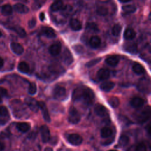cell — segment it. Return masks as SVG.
<instances>
[{
    "mask_svg": "<svg viewBox=\"0 0 151 151\" xmlns=\"http://www.w3.org/2000/svg\"><path fill=\"white\" fill-rule=\"evenodd\" d=\"M73 99L75 101L83 100L86 105H90L93 103L94 99L93 92L88 87H78L76 89L73 93Z\"/></svg>",
    "mask_w": 151,
    "mask_h": 151,
    "instance_id": "6da1fadb",
    "label": "cell"
},
{
    "mask_svg": "<svg viewBox=\"0 0 151 151\" xmlns=\"http://www.w3.org/2000/svg\"><path fill=\"white\" fill-rule=\"evenodd\" d=\"M69 121L72 124H77L80 120V115L74 107L71 106L69 110Z\"/></svg>",
    "mask_w": 151,
    "mask_h": 151,
    "instance_id": "7a4b0ae2",
    "label": "cell"
},
{
    "mask_svg": "<svg viewBox=\"0 0 151 151\" xmlns=\"http://www.w3.org/2000/svg\"><path fill=\"white\" fill-rule=\"evenodd\" d=\"M67 140L70 144L75 146H78L81 145L83 142L82 137L80 135L76 134H70L68 136Z\"/></svg>",
    "mask_w": 151,
    "mask_h": 151,
    "instance_id": "3957f363",
    "label": "cell"
},
{
    "mask_svg": "<svg viewBox=\"0 0 151 151\" xmlns=\"http://www.w3.org/2000/svg\"><path fill=\"white\" fill-rule=\"evenodd\" d=\"M66 94V91L64 87L60 86H57L53 90V95L54 97L58 99V100H63L64 99Z\"/></svg>",
    "mask_w": 151,
    "mask_h": 151,
    "instance_id": "277c9868",
    "label": "cell"
},
{
    "mask_svg": "<svg viewBox=\"0 0 151 151\" xmlns=\"http://www.w3.org/2000/svg\"><path fill=\"white\" fill-rule=\"evenodd\" d=\"M95 113L100 117H105L109 115V111L107 108L103 105L97 103L94 106Z\"/></svg>",
    "mask_w": 151,
    "mask_h": 151,
    "instance_id": "5b68a950",
    "label": "cell"
},
{
    "mask_svg": "<svg viewBox=\"0 0 151 151\" xmlns=\"http://www.w3.org/2000/svg\"><path fill=\"white\" fill-rule=\"evenodd\" d=\"M150 117V110H143L141 111L139 113H136L135 115V118L140 123H143L146 121Z\"/></svg>",
    "mask_w": 151,
    "mask_h": 151,
    "instance_id": "8992f818",
    "label": "cell"
},
{
    "mask_svg": "<svg viewBox=\"0 0 151 151\" xmlns=\"http://www.w3.org/2000/svg\"><path fill=\"white\" fill-rule=\"evenodd\" d=\"M40 134L42 141L44 143H47L50 141V133L48 128L46 125H43L40 127Z\"/></svg>",
    "mask_w": 151,
    "mask_h": 151,
    "instance_id": "52a82bcc",
    "label": "cell"
},
{
    "mask_svg": "<svg viewBox=\"0 0 151 151\" xmlns=\"http://www.w3.org/2000/svg\"><path fill=\"white\" fill-rule=\"evenodd\" d=\"M26 102L32 111L37 112L38 110V102H37L34 99L31 97H27L26 99Z\"/></svg>",
    "mask_w": 151,
    "mask_h": 151,
    "instance_id": "ba28073f",
    "label": "cell"
},
{
    "mask_svg": "<svg viewBox=\"0 0 151 151\" xmlns=\"http://www.w3.org/2000/svg\"><path fill=\"white\" fill-rule=\"evenodd\" d=\"M38 106H39V108L41 110L42 115H43V118L44 119V120L47 122H50V117L48 110V109H47V107L45 103L44 102L40 101V102H38Z\"/></svg>",
    "mask_w": 151,
    "mask_h": 151,
    "instance_id": "9c48e42d",
    "label": "cell"
},
{
    "mask_svg": "<svg viewBox=\"0 0 151 151\" xmlns=\"http://www.w3.org/2000/svg\"><path fill=\"white\" fill-rule=\"evenodd\" d=\"M97 76L100 80H106L110 77V71L107 69H100L97 71Z\"/></svg>",
    "mask_w": 151,
    "mask_h": 151,
    "instance_id": "30bf717a",
    "label": "cell"
},
{
    "mask_svg": "<svg viewBox=\"0 0 151 151\" xmlns=\"http://www.w3.org/2000/svg\"><path fill=\"white\" fill-rule=\"evenodd\" d=\"M70 27L74 31H80L82 29V25L79 20L72 18L70 21Z\"/></svg>",
    "mask_w": 151,
    "mask_h": 151,
    "instance_id": "8fae6325",
    "label": "cell"
},
{
    "mask_svg": "<svg viewBox=\"0 0 151 151\" xmlns=\"http://www.w3.org/2000/svg\"><path fill=\"white\" fill-rule=\"evenodd\" d=\"M62 50V46L59 43H55L52 44L49 48V52L52 56H56L59 55Z\"/></svg>",
    "mask_w": 151,
    "mask_h": 151,
    "instance_id": "7c38bea8",
    "label": "cell"
},
{
    "mask_svg": "<svg viewBox=\"0 0 151 151\" xmlns=\"http://www.w3.org/2000/svg\"><path fill=\"white\" fill-rule=\"evenodd\" d=\"M11 48L12 51L17 55H21L24 52L23 47L19 43H12L11 44Z\"/></svg>",
    "mask_w": 151,
    "mask_h": 151,
    "instance_id": "4fadbf2b",
    "label": "cell"
},
{
    "mask_svg": "<svg viewBox=\"0 0 151 151\" xmlns=\"http://www.w3.org/2000/svg\"><path fill=\"white\" fill-rule=\"evenodd\" d=\"M14 9L16 12L20 14H26L29 11V8L27 6L21 3H18L14 5Z\"/></svg>",
    "mask_w": 151,
    "mask_h": 151,
    "instance_id": "5bb4252c",
    "label": "cell"
},
{
    "mask_svg": "<svg viewBox=\"0 0 151 151\" xmlns=\"http://www.w3.org/2000/svg\"><path fill=\"white\" fill-rule=\"evenodd\" d=\"M144 100L141 97H134L131 100V105L135 108H140L144 105Z\"/></svg>",
    "mask_w": 151,
    "mask_h": 151,
    "instance_id": "9a60e30c",
    "label": "cell"
},
{
    "mask_svg": "<svg viewBox=\"0 0 151 151\" xmlns=\"http://www.w3.org/2000/svg\"><path fill=\"white\" fill-rule=\"evenodd\" d=\"M115 86V84L114 82L111 81H107L104 82L100 85V88L102 90L105 92H109L111 90H112Z\"/></svg>",
    "mask_w": 151,
    "mask_h": 151,
    "instance_id": "2e32d148",
    "label": "cell"
},
{
    "mask_svg": "<svg viewBox=\"0 0 151 151\" xmlns=\"http://www.w3.org/2000/svg\"><path fill=\"white\" fill-rule=\"evenodd\" d=\"M90 45L93 48H98L101 44V39L97 36H92L89 40Z\"/></svg>",
    "mask_w": 151,
    "mask_h": 151,
    "instance_id": "e0dca14e",
    "label": "cell"
},
{
    "mask_svg": "<svg viewBox=\"0 0 151 151\" xmlns=\"http://www.w3.org/2000/svg\"><path fill=\"white\" fill-rule=\"evenodd\" d=\"M17 128L20 132L25 133L28 132L30 129L31 126L29 123L26 122H20L17 124Z\"/></svg>",
    "mask_w": 151,
    "mask_h": 151,
    "instance_id": "ac0fdd59",
    "label": "cell"
},
{
    "mask_svg": "<svg viewBox=\"0 0 151 151\" xmlns=\"http://www.w3.org/2000/svg\"><path fill=\"white\" fill-rule=\"evenodd\" d=\"M41 33L48 38H55L56 36L55 30L50 27H43Z\"/></svg>",
    "mask_w": 151,
    "mask_h": 151,
    "instance_id": "d6986e66",
    "label": "cell"
},
{
    "mask_svg": "<svg viewBox=\"0 0 151 151\" xmlns=\"http://www.w3.org/2000/svg\"><path fill=\"white\" fill-rule=\"evenodd\" d=\"M124 50L127 51V52L131 53V54H137L138 52V47L135 44H126L124 47Z\"/></svg>",
    "mask_w": 151,
    "mask_h": 151,
    "instance_id": "ffe728a7",
    "label": "cell"
},
{
    "mask_svg": "<svg viewBox=\"0 0 151 151\" xmlns=\"http://www.w3.org/2000/svg\"><path fill=\"white\" fill-rule=\"evenodd\" d=\"M106 63L112 66V67H115L117 65V64L119 62V58L118 56H111L108 57L106 60H105Z\"/></svg>",
    "mask_w": 151,
    "mask_h": 151,
    "instance_id": "44dd1931",
    "label": "cell"
},
{
    "mask_svg": "<svg viewBox=\"0 0 151 151\" xmlns=\"http://www.w3.org/2000/svg\"><path fill=\"white\" fill-rule=\"evenodd\" d=\"M123 36H124V38L126 40H131L134 39L135 37L136 32L135 31V30L134 29L128 28L124 31Z\"/></svg>",
    "mask_w": 151,
    "mask_h": 151,
    "instance_id": "7402d4cb",
    "label": "cell"
},
{
    "mask_svg": "<svg viewBox=\"0 0 151 151\" xmlns=\"http://www.w3.org/2000/svg\"><path fill=\"white\" fill-rule=\"evenodd\" d=\"M63 60L64 62L67 65L71 64L73 62V58L72 57V55L68 49H66L64 50V52L63 54Z\"/></svg>",
    "mask_w": 151,
    "mask_h": 151,
    "instance_id": "603a6c76",
    "label": "cell"
},
{
    "mask_svg": "<svg viewBox=\"0 0 151 151\" xmlns=\"http://www.w3.org/2000/svg\"><path fill=\"white\" fill-rule=\"evenodd\" d=\"M64 7V4L62 0H59V1H56L54 3H53L50 7L51 10L53 11H58L61 10Z\"/></svg>",
    "mask_w": 151,
    "mask_h": 151,
    "instance_id": "cb8c5ba5",
    "label": "cell"
},
{
    "mask_svg": "<svg viewBox=\"0 0 151 151\" xmlns=\"http://www.w3.org/2000/svg\"><path fill=\"white\" fill-rule=\"evenodd\" d=\"M18 69L22 73H28L30 71V67L29 64L24 62H22L19 63Z\"/></svg>",
    "mask_w": 151,
    "mask_h": 151,
    "instance_id": "d4e9b609",
    "label": "cell"
},
{
    "mask_svg": "<svg viewBox=\"0 0 151 151\" xmlns=\"http://www.w3.org/2000/svg\"><path fill=\"white\" fill-rule=\"evenodd\" d=\"M11 29L14 31L21 38H24L26 36V31H25V30L18 26H15L11 28Z\"/></svg>",
    "mask_w": 151,
    "mask_h": 151,
    "instance_id": "484cf974",
    "label": "cell"
},
{
    "mask_svg": "<svg viewBox=\"0 0 151 151\" xmlns=\"http://www.w3.org/2000/svg\"><path fill=\"white\" fill-rule=\"evenodd\" d=\"M133 71L137 74H142L145 72L144 67L139 63H135L132 67Z\"/></svg>",
    "mask_w": 151,
    "mask_h": 151,
    "instance_id": "4316f807",
    "label": "cell"
},
{
    "mask_svg": "<svg viewBox=\"0 0 151 151\" xmlns=\"http://www.w3.org/2000/svg\"><path fill=\"white\" fill-rule=\"evenodd\" d=\"M108 103H109V105L113 108H116L120 105L119 99L117 97H115V96L111 97L108 100Z\"/></svg>",
    "mask_w": 151,
    "mask_h": 151,
    "instance_id": "83f0119b",
    "label": "cell"
},
{
    "mask_svg": "<svg viewBox=\"0 0 151 151\" xmlns=\"http://www.w3.org/2000/svg\"><path fill=\"white\" fill-rule=\"evenodd\" d=\"M122 10L127 14H132L136 11V8L134 5H126L122 7Z\"/></svg>",
    "mask_w": 151,
    "mask_h": 151,
    "instance_id": "f1b7e54d",
    "label": "cell"
},
{
    "mask_svg": "<svg viewBox=\"0 0 151 151\" xmlns=\"http://www.w3.org/2000/svg\"><path fill=\"white\" fill-rule=\"evenodd\" d=\"M2 14L4 15H10L13 13V8L9 4H6L2 7Z\"/></svg>",
    "mask_w": 151,
    "mask_h": 151,
    "instance_id": "f546056e",
    "label": "cell"
},
{
    "mask_svg": "<svg viewBox=\"0 0 151 151\" xmlns=\"http://www.w3.org/2000/svg\"><path fill=\"white\" fill-rule=\"evenodd\" d=\"M100 134H101V136L102 138H108V137H109L112 135V131L110 128H108V127H105V128H103L101 130V132H100Z\"/></svg>",
    "mask_w": 151,
    "mask_h": 151,
    "instance_id": "4dcf8cb0",
    "label": "cell"
},
{
    "mask_svg": "<svg viewBox=\"0 0 151 151\" xmlns=\"http://www.w3.org/2000/svg\"><path fill=\"white\" fill-rule=\"evenodd\" d=\"M108 12H109L108 9L104 6L99 7L97 8V10H96L97 14L99 15H100V16H106V15H107L108 14Z\"/></svg>",
    "mask_w": 151,
    "mask_h": 151,
    "instance_id": "1f68e13d",
    "label": "cell"
},
{
    "mask_svg": "<svg viewBox=\"0 0 151 151\" xmlns=\"http://www.w3.org/2000/svg\"><path fill=\"white\" fill-rule=\"evenodd\" d=\"M129 141V139L127 136L122 135L119 138V145L120 146H125L128 144Z\"/></svg>",
    "mask_w": 151,
    "mask_h": 151,
    "instance_id": "d6a6232c",
    "label": "cell"
},
{
    "mask_svg": "<svg viewBox=\"0 0 151 151\" xmlns=\"http://www.w3.org/2000/svg\"><path fill=\"white\" fill-rule=\"evenodd\" d=\"M121 30H122V27L120 24H115V26H113L112 30V34L116 37L119 36L120 34L121 33Z\"/></svg>",
    "mask_w": 151,
    "mask_h": 151,
    "instance_id": "836d02e7",
    "label": "cell"
},
{
    "mask_svg": "<svg viewBox=\"0 0 151 151\" xmlns=\"http://www.w3.org/2000/svg\"><path fill=\"white\" fill-rule=\"evenodd\" d=\"M86 29H87V30L93 31V32H98L99 31L97 24L94 22L88 23V24L87 25Z\"/></svg>",
    "mask_w": 151,
    "mask_h": 151,
    "instance_id": "e575fe53",
    "label": "cell"
},
{
    "mask_svg": "<svg viewBox=\"0 0 151 151\" xmlns=\"http://www.w3.org/2000/svg\"><path fill=\"white\" fill-rule=\"evenodd\" d=\"M37 85L35 83H31L29 85V90H28V92L31 95H34L37 92Z\"/></svg>",
    "mask_w": 151,
    "mask_h": 151,
    "instance_id": "d590c367",
    "label": "cell"
},
{
    "mask_svg": "<svg viewBox=\"0 0 151 151\" xmlns=\"http://www.w3.org/2000/svg\"><path fill=\"white\" fill-rule=\"evenodd\" d=\"M9 115V112L7 108L4 106H0V116L6 117Z\"/></svg>",
    "mask_w": 151,
    "mask_h": 151,
    "instance_id": "8d00e7d4",
    "label": "cell"
},
{
    "mask_svg": "<svg viewBox=\"0 0 151 151\" xmlns=\"http://www.w3.org/2000/svg\"><path fill=\"white\" fill-rule=\"evenodd\" d=\"M100 60H101V59L100 58H97V59H93L90 62H89L88 63H86V67H93L94 66V65L97 64L98 63H99L100 62Z\"/></svg>",
    "mask_w": 151,
    "mask_h": 151,
    "instance_id": "74e56055",
    "label": "cell"
},
{
    "mask_svg": "<svg viewBox=\"0 0 151 151\" xmlns=\"http://www.w3.org/2000/svg\"><path fill=\"white\" fill-rule=\"evenodd\" d=\"M45 0H34V8L35 9H37L40 8L44 4Z\"/></svg>",
    "mask_w": 151,
    "mask_h": 151,
    "instance_id": "f35d334b",
    "label": "cell"
},
{
    "mask_svg": "<svg viewBox=\"0 0 151 151\" xmlns=\"http://www.w3.org/2000/svg\"><path fill=\"white\" fill-rule=\"evenodd\" d=\"M61 10L63 11V12L64 14H69L71 13V12L73 11V7L71 6L67 5L66 6L63 7Z\"/></svg>",
    "mask_w": 151,
    "mask_h": 151,
    "instance_id": "ab89813d",
    "label": "cell"
},
{
    "mask_svg": "<svg viewBox=\"0 0 151 151\" xmlns=\"http://www.w3.org/2000/svg\"><path fill=\"white\" fill-rule=\"evenodd\" d=\"M135 151H146V147L144 143H141L136 146Z\"/></svg>",
    "mask_w": 151,
    "mask_h": 151,
    "instance_id": "60d3db41",
    "label": "cell"
},
{
    "mask_svg": "<svg viewBox=\"0 0 151 151\" xmlns=\"http://www.w3.org/2000/svg\"><path fill=\"white\" fill-rule=\"evenodd\" d=\"M36 23H37V21H36V20L35 18H32V19H31V20L29 21V24H28L29 28H30V29H33V28H34V27L36 26Z\"/></svg>",
    "mask_w": 151,
    "mask_h": 151,
    "instance_id": "b9f144b4",
    "label": "cell"
},
{
    "mask_svg": "<svg viewBox=\"0 0 151 151\" xmlns=\"http://www.w3.org/2000/svg\"><path fill=\"white\" fill-rule=\"evenodd\" d=\"M74 49L76 52H77L79 53H82L84 51V49L82 45H76L74 47Z\"/></svg>",
    "mask_w": 151,
    "mask_h": 151,
    "instance_id": "7bdbcfd3",
    "label": "cell"
},
{
    "mask_svg": "<svg viewBox=\"0 0 151 151\" xmlns=\"http://www.w3.org/2000/svg\"><path fill=\"white\" fill-rule=\"evenodd\" d=\"M7 94V90L2 87H0V96H6Z\"/></svg>",
    "mask_w": 151,
    "mask_h": 151,
    "instance_id": "ee69618b",
    "label": "cell"
},
{
    "mask_svg": "<svg viewBox=\"0 0 151 151\" xmlns=\"http://www.w3.org/2000/svg\"><path fill=\"white\" fill-rule=\"evenodd\" d=\"M39 18H40V20H41V21H44V19H45V14H44V13H40V14Z\"/></svg>",
    "mask_w": 151,
    "mask_h": 151,
    "instance_id": "f6af8a7d",
    "label": "cell"
},
{
    "mask_svg": "<svg viewBox=\"0 0 151 151\" xmlns=\"http://www.w3.org/2000/svg\"><path fill=\"white\" fill-rule=\"evenodd\" d=\"M5 149V144L3 142H0V151H3Z\"/></svg>",
    "mask_w": 151,
    "mask_h": 151,
    "instance_id": "bcb514c9",
    "label": "cell"
},
{
    "mask_svg": "<svg viewBox=\"0 0 151 151\" xmlns=\"http://www.w3.org/2000/svg\"><path fill=\"white\" fill-rule=\"evenodd\" d=\"M3 66H4V60L1 57H0V69L2 68Z\"/></svg>",
    "mask_w": 151,
    "mask_h": 151,
    "instance_id": "7dc6e473",
    "label": "cell"
},
{
    "mask_svg": "<svg viewBox=\"0 0 151 151\" xmlns=\"http://www.w3.org/2000/svg\"><path fill=\"white\" fill-rule=\"evenodd\" d=\"M44 151H53V150L52 148L47 147V148H45V149H44Z\"/></svg>",
    "mask_w": 151,
    "mask_h": 151,
    "instance_id": "c3c4849f",
    "label": "cell"
},
{
    "mask_svg": "<svg viewBox=\"0 0 151 151\" xmlns=\"http://www.w3.org/2000/svg\"><path fill=\"white\" fill-rule=\"evenodd\" d=\"M131 1V0H119V1L121 3H128Z\"/></svg>",
    "mask_w": 151,
    "mask_h": 151,
    "instance_id": "681fc988",
    "label": "cell"
},
{
    "mask_svg": "<svg viewBox=\"0 0 151 151\" xmlns=\"http://www.w3.org/2000/svg\"><path fill=\"white\" fill-rule=\"evenodd\" d=\"M1 102H2V99H1V97L0 96V103H1Z\"/></svg>",
    "mask_w": 151,
    "mask_h": 151,
    "instance_id": "f907efd6",
    "label": "cell"
},
{
    "mask_svg": "<svg viewBox=\"0 0 151 151\" xmlns=\"http://www.w3.org/2000/svg\"><path fill=\"white\" fill-rule=\"evenodd\" d=\"M2 36V33H1V32L0 31V37H1Z\"/></svg>",
    "mask_w": 151,
    "mask_h": 151,
    "instance_id": "816d5d0a",
    "label": "cell"
},
{
    "mask_svg": "<svg viewBox=\"0 0 151 151\" xmlns=\"http://www.w3.org/2000/svg\"><path fill=\"white\" fill-rule=\"evenodd\" d=\"M109 151H116V150H110Z\"/></svg>",
    "mask_w": 151,
    "mask_h": 151,
    "instance_id": "f5cc1de1",
    "label": "cell"
},
{
    "mask_svg": "<svg viewBox=\"0 0 151 151\" xmlns=\"http://www.w3.org/2000/svg\"><path fill=\"white\" fill-rule=\"evenodd\" d=\"M56 1H59V0H56Z\"/></svg>",
    "mask_w": 151,
    "mask_h": 151,
    "instance_id": "db71d44e",
    "label": "cell"
}]
</instances>
